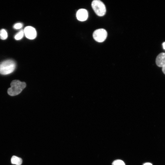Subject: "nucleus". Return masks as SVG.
Returning <instances> with one entry per match:
<instances>
[{
  "instance_id": "obj_1",
  "label": "nucleus",
  "mask_w": 165,
  "mask_h": 165,
  "mask_svg": "<svg viewBox=\"0 0 165 165\" xmlns=\"http://www.w3.org/2000/svg\"><path fill=\"white\" fill-rule=\"evenodd\" d=\"M11 87L7 90L8 94L11 96H14L19 94L26 87V84L17 80H13L10 84Z\"/></svg>"
},
{
  "instance_id": "obj_2",
  "label": "nucleus",
  "mask_w": 165,
  "mask_h": 165,
  "mask_svg": "<svg viewBox=\"0 0 165 165\" xmlns=\"http://www.w3.org/2000/svg\"><path fill=\"white\" fill-rule=\"evenodd\" d=\"M16 64L12 60H8L0 63V74L7 75L13 72L15 70Z\"/></svg>"
},
{
  "instance_id": "obj_3",
  "label": "nucleus",
  "mask_w": 165,
  "mask_h": 165,
  "mask_svg": "<svg viewBox=\"0 0 165 165\" xmlns=\"http://www.w3.org/2000/svg\"><path fill=\"white\" fill-rule=\"evenodd\" d=\"M91 6L96 14L99 16H104L106 12L105 6L99 0H94L91 3Z\"/></svg>"
},
{
  "instance_id": "obj_4",
  "label": "nucleus",
  "mask_w": 165,
  "mask_h": 165,
  "mask_svg": "<svg viewBox=\"0 0 165 165\" xmlns=\"http://www.w3.org/2000/svg\"><path fill=\"white\" fill-rule=\"evenodd\" d=\"M93 36L96 41L101 42L106 39L107 36V33L106 30L104 29H97L94 32Z\"/></svg>"
},
{
  "instance_id": "obj_5",
  "label": "nucleus",
  "mask_w": 165,
  "mask_h": 165,
  "mask_svg": "<svg viewBox=\"0 0 165 165\" xmlns=\"http://www.w3.org/2000/svg\"><path fill=\"white\" fill-rule=\"evenodd\" d=\"M24 34L27 38L30 39H33L37 36V32L35 29L31 26L26 27L24 30Z\"/></svg>"
},
{
  "instance_id": "obj_6",
  "label": "nucleus",
  "mask_w": 165,
  "mask_h": 165,
  "mask_svg": "<svg viewBox=\"0 0 165 165\" xmlns=\"http://www.w3.org/2000/svg\"><path fill=\"white\" fill-rule=\"evenodd\" d=\"M88 13L87 10L84 9H79L76 13V17L77 20L80 21H83L86 20L88 17Z\"/></svg>"
},
{
  "instance_id": "obj_7",
  "label": "nucleus",
  "mask_w": 165,
  "mask_h": 165,
  "mask_svg": "<svg viewBox=\"0 0 165 165\" xmlns=\"http://www.w3.org/2000/svg\"><path fill=\"white\" fill-rule=\"evenodd\" d=\"M156 62L159 67H162L165 65V53H160L157 57Z\"/></svg>"
},
{
  "instance_id": "obj_8",
  "label": "nucleus",
  "mask_w": 165,
  "mask_h": 165,
  "mask_svg": "<svg viewBox=\"0 0 165 165\" xmlns=\"http://www.w3.org/2000/svg\"><path fill=\"white\" fill-rule=\"evenodd\" d=\"M11 162L13 164L21 165L22 162V160L20 158L16 156H13L11 159Z\"/></svg>"
},
{
  "instance_id": "obj_9",
  "label": "nucleus",
  "mask_w": 165,
  "mask_h": 165,
  "mask_svg": "<svg viewBox=\"0 0 165 165\" xmlns=\"http://www.w3.org/2000/svg\"><path fill=\"white\" fill-rule=\"evenodd\" d=\"M8 37L6 31L4 29H2L0 30V38L2 40L6 39Z\"/></svg>"
},
{
  "instance_id": "obj_10",
  "label": "nucleus",
  "mask_w": 165,
  "mask_h": 165,
  "mask_svg": "<svg viewBox=\"0 0 165 165\" xmlns=\"http://www.w3.org/2000/svg\"><path fill=\"white\" fill-rule=\"evenodd\" d=\"M24 33L23 30H21L17 33L14 36V38L16 40H19L23 38Z\"/></svg>"
},
{
  "instance_id": "obj_11",
  "label": "nucleus",
  "mask_w": 165,
  "mask_h": 165,
  "mask_svg": "<svg viewBox=\"0 0 165 165\" xmlns=\"http://www.w3.org/2000/svg\"><path fill=\"white\" fill-rule=\"evenodd\" d=\"M112 165H125V164L124 162L122 160H117L113 162Z\"/></svg>"
},
{
  "instance_id": "obj_12",
  "label": "nucleus",
  "mask_w": 165,
  "mask_h": 165,
  "mask_svg": "<svg viewBox=\"0 0 165 165\" xmlns=\"http://www.w3.org/2000/svg\"><path fill=\"white\" fill-rule=\"evenodd\" d=\"M23 27V24L21 23H18L15 24L13 26V28L15 29H20Z\"/></svg>"
},
{
  "instance_id": "obj_13",
  "label": "nucleus",
  "mask_w": 165,
  "mask_h": 165,
  "mask_svg": "<svg viewBox=\"0 0 165 165\" xmlns=\"http://www.w3.org/2000/svg\"><path fill=\"white\" fill-rule=\"evenodd\" d=\"M162 70L164 74H165V65L162 67Z\"/></svg>"
},
{
  "instance_id": "obj_14",
  "label": "nucleus",
  "mask_w": 165,
  "mask_h": 165,
  "mask_svg": "<svg viewBox=\"0 0 165 165\" xmlns=\"http://www.w3.org/2000/svg\"><path fill=\"white\" fill-rule=\"evenodd\" d=\"M143 165H152V164L149 163H144Z\"/></svg>"
},
{
  "instance_id": "obj_15",
  "label": "nucleus",
  "mask_w": 165,
  "mask_h": 165,
  "mask_svg": "<svg viewBox=\"0 0 165 165\" xmlns=\"http://www.w3.org/2000/svg\"><path fill=\"white\" fill-rule=\"evenodd\" d=\"M163 46L164 49L165 50V42L163 43L162 44Z\"/></svg>"
}]
</instances>
